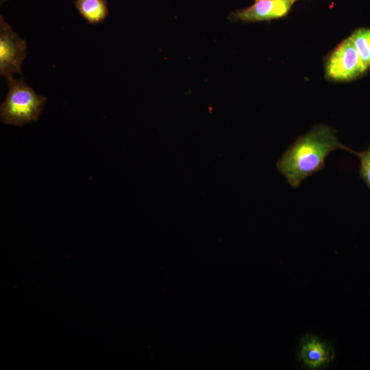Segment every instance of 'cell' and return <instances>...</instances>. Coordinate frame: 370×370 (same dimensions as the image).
Wrapping results in <instances>:
<instances>
[{
  "label": "cell",
  "instance_id": "obj_2",
  "mask_svg": "<svg viewBox=\"0 0 370 370\" xmlns=\"http://www.w3.org/2000/svg\"><path fill=\"white\" fill-rule=\"evenodd\" d=\"M8 84L7 95L0 106L1 122L21 126L36 121L47 98L38 95L23 79H8Z\"/></svg>",
  "mask_w": 370,
  "mask_h": 370
},
{
  "label": "cell",
  "instance_id": "obj_4",
  "mask_svg": "<svg viewBox=\"0 0 370 370\" xmlns=\"http://www.w3.org/2000/svg\"><path fill=\"white\" fill-rule=\"evenodd\" d=\"M27 42L15 33L0 16V75L7 79L22 73V64L27 55Z\"/></svg>",
  "mask_w": 370,
  "mask_h": 370
},
{
  "label": "cell",
  "instance_id": "obj_10",
  "mask_svg": "<svg viewBox=\"0 0 370 370\" xmlns=\"http://www.w3.org/2000/svg\"><path fill=\"white\" fill-rule=\"evenodd\" d=\"M292 1H293V2H295V1H297V0H292Z\"/></svg>",
  "mask_w": 370,
  "mask_h": 370
},
{
  "label": "cell",
  "instance_id": "obj_5",
  "mask_svg": "<svg viewBox=\"0 0 370 370\" xmlns=\"http://www.w3.org/2000/svg\"><path fill=\"white\" fill-rule=\"evenodd\" d=\"M293 3L292 0H254L251 6L232 12L228 18L243 22L282 18L288 14Z\"/></svg>",
  "mask_w": 370,
  "mask_h": 370
},
{
  "label": "cell",
  "instance_id": "obj_1",
  "mask_svg": "<svg viewBox=\"0 0 370 370\" xmlns=\"http://www.w3.org/2000/svg\"><path fill=\"white\" fill-rule=\"evenodd\" d=\"M336 149L357 153L339 141L334 129L317 125L288 147L277 162V169L290 186L297 188L306 178L323 169L325 159Z\"/></svg>",
  "mask_w": 370,
  "mask_h": 370
},
{
  "label": "cell",
  "instance_id": "obj_3",
  "mask_svg": "<svg viewBox=\"0 0 370 370\" xmlns=\"http://www.w3.org/2000/svg\"><path fill=\"white\" fill-rule=\"evenodd\" d=\"M366 71L350 37L340 42L328 56L325 76L333 82L355 79Z\"/></svg>",
  "mask_w": 370,
  "mask_h": 370
},
{
  "label": "cell",
  "instance_id": "obj_9",
  "mask_svg": "<svg viewBox=\"0 0 370 370\" xmlns=\"http://www.w3.org/2000/svg\"><path fill=\"white\" fill-rule=\"evenodd\" d=\"M356 156L360 160L359 169L360 176L370 188V145L366 150L357 152Z\"/></svg>",
  "mask_w": 370,
  "mask_h": 370
},
{
  "label": "cell",
  "instance_id": "obj_6",
  "mask_svg": "<svg viewBox=\"0 0 370 370\" xmlns=\"http://www.w3.org/2000/svg\"><path fill=\"white\" fill-rule=\"evenodd\" d=\"M299 358L309 369H320L327 367L334 358L331 345L317 336L308 334L300 341Z\"/></svg>",
  "mask_w": 370,
  "mask_h": 370
},
{
  "label": "cell",
  "instance_id": "obj_8",
  "mask_svg": "<svg viewBox=\"0 0 370 370\" xmlns=\"http://www.w3.org/2000/svg\"><path fill=\"white\" fill-rule=\"evenodd\" d=\"M367 71L370 69V29L359 28L349 36Z\"/></svg>",
  "mask_w": 370,
  "mask_h": 370
},
{
  "label": "cell",
  "instance_id": "obj_7",
  "mask_svg": "<svg viewBox=\"0 0 370 370\" xmlns=\"http://www.w3.org/2000/svg\"><path fill=\"white\" fill-rule=\"evenodd\" d=\"M74 5L79 14L91 24L103 22L109 13L106 0H76Z\"/></svg>",
  "mask_w": 370,
  "mask_h": 370
}]
</instances>
